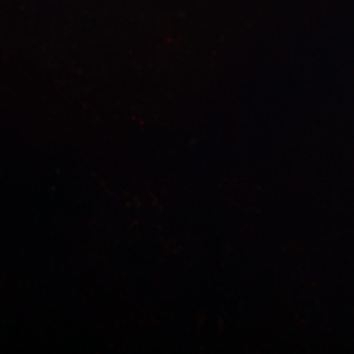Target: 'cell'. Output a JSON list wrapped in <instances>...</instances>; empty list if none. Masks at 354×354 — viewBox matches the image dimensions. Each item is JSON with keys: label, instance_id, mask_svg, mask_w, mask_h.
<instances>
[]
</instances>
